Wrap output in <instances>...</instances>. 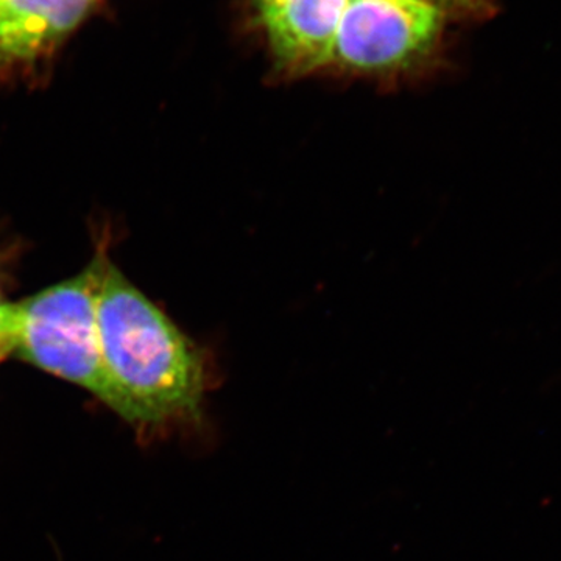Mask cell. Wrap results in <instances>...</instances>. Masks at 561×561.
Returning a JSON list of instances; mask_svg holds the SVG:
<instances>
[{
    "mask_svg": "<svg viewBox=\"0 0 561 561\" xmlns=\"http://www.w3.org/2000/svg\"><path fill=\"white\" fill-rule=\"evenodd\" d=\"M496 10L494 0H245L247 24L284 80L421 76L453 27Z\"/></svg>",
    "mask_w": 561,
    "mask_h": 561,
    "instance_id": "obj_1",
    "label": "cell"
},
{
    "mask_svg": "<svg viewBox=\"0 0 561 561\" xmlns=\"http://www.w3.org/2000/svg\"><path fill=\"white\" fill-rule=\"evenodd\" d=\"M98 328L114 412L147 427L201 416L206 390L201 351L111 261Z\"/></svg>",
    "mask_w": 561,
    "mask_h": 561,
    "instance_id": "obj_2",
    "label": "cell"
},
{
    "mask_svg": "<svg viewBox=\"0 0 561 561\" xmlns=\"http://www.w3.org/2000/svg\"><path fill=\"white\" fill-rule=\"evenodd\" d=\"M108 256L99 250L80 275L20 302H3L0 339L22 359L90 390L110 405L98 305Z\"/></svg>",
    "mask_w": 561,
    "mask_h": 561,
    "instance_id": "obj_3",
    "label": "cell"
},
{
    "mask_svg": "<svg viewBox=\"0 0 561 561\" xmlns=\"http://www.w3.org/2000/svg\"><path fill=\"white\" fill-rule=\"evenodd\" d=\"M95 0H5L0 5V69L38 60L87 18Z\"/></svg>",
    "mask_w": 561,
    "mask_h": 561,
    "instance_id": "obj_4",
    "label": "cell"
},
{
    "mask_svg": "<svg viewBox=\"0 0 561 561\" xmlns=\"http://www.w3.org/2000/svg\"><path fill=\"white\" fill-rule=\"evenodd\" d=\"M11 353L9 343L0 341V360L5 359L7 354Z\"/></svg>",
    "mask_w": 561,
    "mask_h": 561,
    "instance_id": "obj_5",
    "label": "cell"
},
{
    "mask_svg": "<svg viewBox=\"0 0 561 561\" xmlns=\"http://www.w3.org/2000/svg\"><path fill=\"white\" fill-rule=\"evenodd\" d=\"M2 306H3V301H0V309H2ZM0 341H2V339H0Z\"/></svg>",
    "mask_w": 561,
    "mask_h": 561,
    "instance_id": "obj_6",
    "label": "cell"
},
{
    "mask_svg": "<svg viewBox=\"0 0 561 561\" xmlns=\"http://www.w3.org/2000/svg\"><path fill=\"white\" fill-rule=\"evenodd\" d=\"M3 2H5V0H0V5H2Z\"/></svg>",
    "mask_w": 561,
    "mask_h": 561,
    "instance_id": "obj_7",
    "label": "cell"
}]
</instances>
